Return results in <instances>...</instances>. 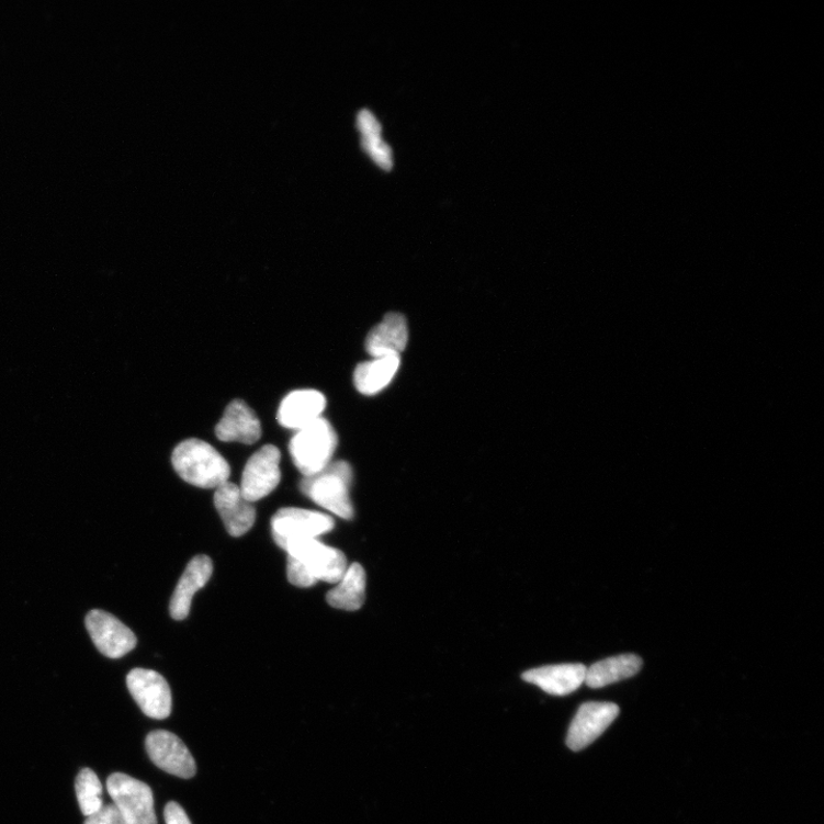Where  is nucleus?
<instances>
[{
  "instance_id": "f3484780",
  "label": "nucleus",
  "mask_w": 824,
  "mask_h": 824,
  "mask_svg": "<svg viewBox=\"0 0 824 824\" xmlns=\"http://www.w3.org/2000/svg\"><path fill=\"white\" fill-rule=\"evenodd\" d=\"M216 436L224 442L253 444L261 438V425L245 402L234 400L217 424Z\"/></svg>"
},
{
  "instance_id": "423d86ee",
  "label": "nucleus",
  "mask_w": 824,
  "mask_h": 824,
  "mask_svg": "<svg viewBox=\"0 0 824 824\" xmlns=\"http://www.w3.org/2000/svg\"><path fill=\"white\" fill-rule=\"evenodd\" d=\"M284 551L301 562L317 582L337 584L349 568L347 555L316 539L292 542Z\"/></svg>"
},
{
  "instance_id": "20e7f679",
  "label": "nucleus",
  "mask_w": 824,
  "mask_h": 824,
  "mask_svg": "<svg viewBox=\"0 0 824 824\" xmlns=\"http://www.w3.org/2000/svg\"><path fill=\"white\" fill-rule=\"evenodd\" d=\"M108 789L126 824H157L149 786L126 775L115 774L108 780Z\"/></svg>"
},
{
  "instance_id": "39448f33",
  "label": "nucleus",
  "mask_w": 824,
  "mask_h": 824,
  "mask_svg": "<svg viewBox=\"0 0 824 824\" xmlns=\"http://www.w3.org/2000/svg\"><path fill=\"white\" fill-rule=\"evenodd\" d=\"M334 528L332 517L298 508H283L272 518L273 539L282 550L292 542L317 539Z\"/></svg>"
},
{
  "instance_id": "9b49d317",
  "label": "nucleus",
  "mask_w": 824,
  "mask_h": 824,
  "mask_svg": "<svg viewBox=\"0 0 824 824\" xmlns=\"http://www.w3.org/2000/svg\"><path fill=\"white\" fill-rule=\"evenodd\" d=\"M620 713L619 706L608 702L584 703L574 716L567 734V746L573 752L586 749L613 724Z\"/></svg>"
},
{
  "instance_id": "1a4fd4ad",
  "label": "nucleus",
  "mask_w": 824,
  "mask_h": 824,
  "mask_svg": "<svg viewBox=\"0 0 824 824\" xmlns=\"http://www.w3.org/2000/svg\"><path fill=\"white\" fill-rule=\"evenodd\" d=\"M86 625L95 647L105 657L121 658L137 646L135 633L108 611L91 610Z\"/></svg>"
},
{
  "instance_id": "b1692460",
  "label": "nucleus",
  "mask_w": 824,
  "mask_h": 824,
  "mask_svg": "<svg viewBox=\"0 0 824 824\" xmlns=\"http://www.w3.org/2000/svg\"><path fill=\"white\" fill-rule=\"evenodd\" d=\"M84 824H126L114 804L103 805L100 811L88 816Z\"/></svg>"
},
{
  "instance_id": "aec40b11",
  "label": "nucleus",
  "mask_w": 824,
  "mask_h": 824,
  "mask_svg": "<svg viewBox=\"0 0 824 824\" xmlns=\"http://www.w3.org/2000/svg\"><path fill=\"white\" fill-rule=\"evenodd\" d=\"M366 575L363 567L354 563L327 595L328 603L337 609L357 611L365 601Z\"/></svg>"
},
{
  "instance_id": "dca6fc26",
  "label": "nucleus",
  "mask_w": 824,
  "mask_h": 824,
  "mask_svg": "<svg viewBox=\"0 0 824 824\" xmlns=\"http://www.w3.org/2000/svg\"><path fill=\"white\" fill-rule=\"evenodd\" d=\"M408 339L409 329L405 316L390 313L370 331L365 349L372 358L400 357L407 348Z\"/></svg>"
},
{
  "instance_id": "5701e85b",
  "label": "nucleus",
  "mask_w": 824,
  "mask_h": 824,
  "mask_svg": "<svg viewBox=\"0 0 824 824\" xmlns=\"http://www.w3.org/2000/svg\"><path fill=\"white\" fill-rule=\"evenodd\" d=\"M286 576L287 580L297 588H311L314 587L317 580L308 572V569L295 557L287 555L286 562Z\"/></svg>"
},
{
  "instance_id": "412c9836",
  "label": "nucleus",
  "mask_w": 824,
  "mask_h": 824,
  "mask_svg": "<svg viewBox=\"0 0 824 824\" xmlns=\"http://www.w3.org/2000/svg\"><path fill=\"white\" fill-rule=\"evenodd\" d=\"M358 128L361 133V144L365 153L384 170L393 167V153L382 138V126L371 112L363 110L358 115Z\"/></svg>"
},
{
  "instance_id": "9d476101",
  "label": "nucleus",
  "mask_w": 824,
  "mask_h": 824,
  "mask_svg": "<svg viewBox=\"0 0 824 824\" xmlns=\"http://www.w3.org/2000/svg\"><path fill=\"white\" fill-rule=\"evenodd\" d=\"M146 749L151 761L165 772L181 779L195 777V759L185 744L173 733L151 732L146 738Z\"/></svg>"
},
{
  "instance_id": "7ed1b4c3",
  "label": "nucleus",
  "mask_w": 824,
  "mask_h": 824,
  "mask_svg": "<svg viewBox=\"0 0 824 824\" xmlns=\"http://www.w3.org/2000/svg\"><path fill=\"white\" fill-rule=\"evenodd\" d=\"M337 445L338 436L332 425L321 417L296 432L290 441L289 451L292 462L306 477L321 472L331 463Z\"/></svg>"
},
{
  "instance_id": "0eeeda50",
  "label": "nucleus",
  "mask_w": 824,
  "mask_h": 824,
  "mask_svg": "<svg viewBox=\"0 0 824 824\" xmlns=\"http://www.w3.org/2000/svg\"><path fill=\"white\" fill-rule=\"evenodd\" d=\"M280 462V450L272 444L263 445L250 458L239 486L247 500L256 503L278 488L281 482Z\"/></svg>"
},
{
  "instance_id": "4be33fe9",
  "label": "nucleus",
  "mask_w": 824,
  "mask_h": 824,
  "mask_svg": "<svg viewBox=\"0 0 824 824\" xmlns=\"http://www.w3.org/2000/svg\"><path fill=\"white\" fill-rule=\"evenodd\" d=\"M75 789L79 809L87 817L102 809V785L92 769L84 768L79 772Z\"/></svg>"
},
{
  "instance_id": "f257e3e1",
  "label": "nucleus",
  "mask_w": 824,
  "mask_h": 824,
  "mask_svg": "<svg viewBox=\"0 0 824 824\" xmlns=\"http://www.w3.org/2000/svg\"><path fill=\"white\" fill-rule=\"evenodd\" d=\"M172 464L183 482L203 489H217L229 482L230 466L205 441L190 439L176 447Z\"/></svg>"
},
{
  "instance_id": "f8f14e48",
  "label": "nucleus",
  "mask_w": 824,
  "mask_h": 824,
  "mask_svg": "<svg viewBox=\"0 0 824 824\" xmlns=\"http://www.w3.org/2000/svg\"><path fill=\"white\" fill-rule=\"evenodd\" d=\"M214 500L230 537L241 538L250 531L257 512L253 503L244 497L239 486L229 482L223 484L216 489Z\"/></svg>"
},
{
  "instance_id": "f03ea898",
  "label": "nucleus",
  "mask_w": 824,
  "mask_h": 824,
  "mask_svg": "<svg viewBox=\"0 0 824 824\" xmlns=\"http://www.w3.org/2000/svg\"><path fill=\"white\" fill-rule=\"evenodd\" d=\"M353 470L348 462H331L325 470L301 482V490L327 511L345 520L354 518L350 489Z\"/></svg>"
},
{
  "instance_id": "ddd939ff",
  "label": "nucleus",
  "mask_w": 824,
  "mask_h": 824,
  "mask_svg": "<svg viewBox=\"0 0 824 824\" xmlns=\"http://www.w3.org/2000/svg\"><path fill=\"white\" fill-rule=\"evenodd\" d=\"M587 667L580 663L554 664L531 669L522 675V679L537 685L545 693L554 697L569 696L586 684Z\"/></svg>"
},
{
  "instance_id": "393cba45",
  "label": "nucleus",
  "mask_w": 824,
  "mask_h": 824,
  "mask_svg": "<svg viewBox=\"0 0 824 824\" xmlns=\"http://www.w3.org/2000/svg\"><path fill=\"white\" fill-rule=\"evenodd\" d=\"M165 819L167 824H192L189 815L176 802H171L166 806Z\"/></svg>"
},
{
  "instance_id": "6e6552de",
  "label": "nucleus",
  "mask_w": 824,
  "mask_h": 824,
  "mask_svg": "<svg viewBox=\"0 0 824 824\" xmlns=\"http://www.w3.org/2000/svg\"><path fill=\"white\" fill-rule=\"evenodd\" d=\"M131 696L143 712L153 720L162 721L171 714V689L163 676L148 669H133L126 678Z\"/></svg>"
},
{
  "instance_id": "a211bd4d",
  "label": "nucleus",
  "mask_w": 824,
  "mask_h": 824,
  "mask_svg": "<svg viewBox=\"0 0 824 824\" xmlns=\"http://www.w3.org/2000/svg\"><path fill=\"white\" fill-rule=\"evenodd\" d=\"M643 659L634 654H623L599 661L587 668L586 684L601 688L631 678L641 671Z\"/></svg>"
},
{
  "instance_id": "2eb2a0df",
  "label": "nucleus",
  "mask_w": 824,
  "mask_h": 824,
  "mask_svg": "<svg viewBox=\"0 0 824 824\" xmlns=\"http://www.w3.org/2000/svg\"><path fill=\"white\" fill-rule=\"evenodd\" d=\"M326 406L327 400L321 392L315 390L291 392L279 408L278 420L283 428L298 431L321 418Z\"/></svg>"
},
{
  "instance_id": "6ab92c4d",
  "label": "nucleus",
  "mask_w": 824,
  "mask_h": 824,
  "mask_svg": "<svg viewBox=\"0 0 824 824\" xmlns=\"http://www.w3.org/2000/svg\"><path fill=\"white\" fill-rule=\"evenodd\" d=\"M400 363V357L390 355L359 364L354 371L357 390L364 395L382 392L394 380Z\"/></svg>"
},
{
  "instance_id": "4468645a",
  "label": "nucleus",
  "mask_w": 824,
  "mask_h": 824,
  "mask_svg": "<svg viewBox=\"0 0 824 824\" xmlns=\"http://www.w3.org/2000/svg\"><path fill=\"white\" fill-rule=\"evenodd\" d=\"M212 573H214V564L207 555L201 554L193 557L185 567L171 598L170 614L173 620L183 621L189 618L194 596L206 586Z\"/></svg>"
}]
</instances>
